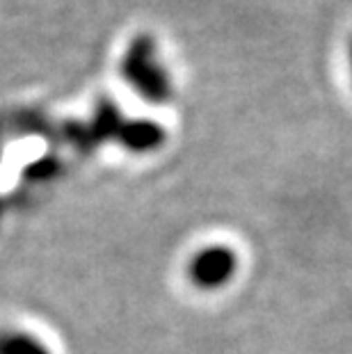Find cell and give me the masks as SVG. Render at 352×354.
I'll list each match as a JSON object with an SVG mask.
<instances>
[{
    "label": "cell",
    "mask_w": 352,
    "mask_h": 354,
    "mask_svg": "<svg viewBox=\"0 0 352 354\" xmlns=\"http://www.w3.org/2000/svg\"><path fill=\"white\" fill-rule=\"evenodd\" d=\"M238 252L227 243H208L190 256L185 274L197 290L215 292L229 286L238 274Z\"/></svg>",
    "instance_id": "7a4b0ae2"
},
{
    "label": "cell",
    "mask_w": 352,
    "mask_h": 354,
    "mask_svg": "<svg viewBox=\"0 0 352 354\" xmlns=\"http://www.w3.org/2000/svg\"><path fill=\"white\" fill-rule=\"evenodd\" d=\"M350 64H352V44H350Z\"/></svg>",
    "instance_id": "ba28073f"
},
{
    "label": "cell",
    "mask_w": 352,
    "mask_h": 354,
    "mask_svg": "<svg viewBox=\"0 0 352 354\" xmlns=\"http://www.w3.org/2000/svg\"><path fill=\"white\" fill-rule=\"evenodd\" d=\"M0 354H53V350L44 343V338L28 329H3Z\"/></svg>",
    "instance_id": "5b68a950"
},
{
    "label": "cell",
    "mask_w": 352,
    "mask_h": 354,
    "mask_svg": "<svg viewBox=\"0 0 352 354\" xmlns=\"http://www.w3.org/2000/svg\"><path fill=\"white\" fill-rule=\"evenodd\" d=\"M62 135L64 142H69L80 153H92L96 149V142L92 138V131H89L87 122H66L62 126Z\"/></svg>",
    "instance_id": "52a82bcc"
},
{
    "label": "cell",
    "mask_w": 352,
    "mask_h": 354,
    "mask_svg": "<svg viewBox=\"0 0 352 354\" xmlns=\"http://www.w3.org/2000/svg\"><path fill=\"white\" fill-rule=\"evenodd\" d=\"M165 140H167V131L158 122L145 117H133V119L126 117L115 142L129 153L149 156L163 149Z\"/></svg>",
    "instance_id": "3957f363"
},
{
    "label": "cell",
    "mask_w": 352,
    "mask_h": 354,
    "mask_svg": "<svg viewBox=\"0 0 352 354\" xmlns=\"http://www.w3.org/2000/svg\"><path fill=\"white\" fill-rule=\"evenodd\" d=\"M124 119L126 117L122 115V110H119L117 101L110 99V96H101V99L96 101L92 117H89V122H87L96 147L106 145V142H115Z\"/></svg>",
    "instance_id": "277c9868"
},
{
    "label": "cell",
    "mask_w": 352,
    "mask_h": 354,
    "mask_svg": "<svg viewBox=\"0 0 352 354\" xmlns=\"http://www.w3.org/2000/svg\"><path fill=\"white\" fill-rule=\"evenodd\" d=\"M62 171V162L55 156L37 158L24 169V178L28 183H44V180H53Z\"/></svg>",
    "instance_id": "8992f818"
},
{
    "label": "cell",
    "mask_w": 352,
    "mask_h": 354,
    "mask_svg": "<svg viewBox=\"0 0 352 354\" xmlns=\"http://www.w3.org/2000/svg\"><path fill=\"white\" fill-rule=\"evenodd\" d=\"M119 76L140 99L151 105H165L174 96L169 71L158 57V44L149 32H140L129 41L119 59Z\"/></svg>",
    "instance_id": "6da1fadb"
}]
</instances>
